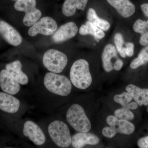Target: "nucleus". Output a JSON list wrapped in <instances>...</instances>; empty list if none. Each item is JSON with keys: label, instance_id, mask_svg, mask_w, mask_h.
<instances>
[{"label": "nucleus", "instance_id": "obj_1", "mask_svg": "<svg viewBox=\"0 0 148 148\" xmlns=\"http://www.w3.org/2000/svg\"><path fill=\"white\" fill-rule=\"evenodd\" d=\"M70 78L72 84L77 88L84 90L89 87L92 79L88 62L82 59L75 61L70 71Z\"/></svg>", "mask_w": 148, "mask_h": 148}, {"label": "nucleus", "instance_id": "obj_2", "mask_svg": "<svg viewBox=\"0 0 148 148\" xmlns=\"http://www.w3.org/2000/svg\"><path fill=\"white\" fill-rule=\"evenodd\" d=\"M44 84L49 91L61 96H67L71 91V82L65 76L52 72L46 74Z\"/></svg>", "mask_w": 148, "mask_h": 148}, {"label": "nucleus", "instance_id": "obj_3", "mask_svg": "<svg viewBox=\"0 0 148 148\" xmlns=\"http://www.w3.org/2000/svg\"><path fill=\"white\" fill-rule=\"evenodd\" d=\"M66 119L69 124L79 132H88L91 129V123L84 110L78 104L72 105L67 111Z\"/></svg>", "mask_w": 148, "mask_h": 148}, {"label": "nucleus", "instance_id": "obj_4", "mask_svg": "<svg viewBox=\"0 0 148 148\" xmlns=\"http://www.w3.org/2000/svg\"><path fill=\"white\" fill-rule=\"evenodd\" d=\"M49 134L56 145L61 148H67L71 144L72 137L67 125L59 120L54 121L49 125Z\"/></svg>", "mask_w": 148, "mask_h": 148}, {"label": "nucleus", "instance_id": "obj_5", "mask_svg": "<svg viewBox=\"0 0 148 148\" xmlns=\"http://www.w3.org/2000/svg\"><path fill=\"white\" fill-rule=\"evenodd\" d=\"M14 8L18 11L25 12L23 21L27 27L33 26L42 16L41 12L36 8V0H18L14 3Z\"/></svg>", "mask_w": 148, "mask_h": 148}, {"label": "nucleus", "instance_id": "obj_6", "mask_svg": "<svg viewBox=\"0 0 148 148\" xmlns=\"http://www.w3.org/2000/svg\"><path fill=\"white\" fill-rule=\"evenodd\" d=\"M68 58L65 53L57 50L50 49L46 51L43 63L48 71L56 73L63 71L68 64Z\"/></svg>", "mask_w": 148, "mask_h": 148}, {"label": "nucleus", "instance_id": "obj_7", "mask_svg": "<svg viewBox=\"0 0 148 148\" xmlns=\"http://www.w3.org/2000/svg\"><path fill=\"white\" fill-rule=\"evenodd\" d=\"M58 25L51 17L45 16L41 18L29 29L28 34L34 37L38 34L49 36L53 34L56 31Z\"/></svg>", "mask_w": 148, "mask_h": 148}, {"label": "nucleus", "instance_id": "obj_8", "mask_svg": "<svg viewBox=\"0 0 148 148\" xmlns=\"http://www.w3.org/2000/svg\"><path fill=\"white\" fill-rule=\"evenodd\" d=\"M0 36L8 43L13 46H18L22 43V37L18 31L3 20H0Z\"/></svg>", "mask_w": 148, "mask_h": 148}, {"label": "nucleus", "instance_id": "obj_9", "mask_svg": "<svg viewBox=\"0 0 148 148\" xmlns=\"http://www.w3.org/2000/svg\"><path fill=\"white\" fill-rule=\"evenodd\" d=\"M23 133L24 136L28 137L36 145H41L45 142L44 133L39 126L34 122L28 121L25 122Z\"/></svg>", "mask_w": 148, "mask_h": 148}, {"label": "nucleus", "instance_id": "obj_10", "mask_svg": "<svg viewBox=\"0 0 148 148\" xmlns=\"http://www.w3.org/2000/svg\"><path fill=\"white\" fill-rule=\"evenodd\" d=\"M0 87L3 92L12 95L20 90V84L5 69L0 72Z\"/></svg>", "mask_w": 148, "mask_h": 148}, {"label": "nucleus", "instance_id": "obj_11", "mask_svg": "<svg viewBox=\"0 0 148 148\" xmlns=\"http://www.w3.org/2000/svg\"><path fill=\"white\" fill-rule=\"evenodd\" d=\"M78 29L75 23L69 22L62 25L54 32L52 36L54 42L60 43L73 38L77 35Z\"/></svg>", "mask_w": 148, "mask_h": 148}, {"label": "nucleus", "instance_id": "obj_12", "mask_svg": "<svg viewBox=\"0 0 148 148\" xmlns=\"http://www.w3.org/2000/svg\"><path fill=\"white\" fill-rule=\"evenodd\" d=\"M106 121L116 133L129 135L132 134L135 130V126L132 123L128 121L118 119L114 116H108Z\"/></svg>", "mask_w": 148, "mask_h": 148}, {"label": "nucleus", "instance_id": "obj_13", "mask_svg": "<svg viewBox=\"0 0 148 148\" xmlns=\"http://www.w3.org/2000/svg\"><path fill=\"white\" fill-rule=\"evenodd\" d=\"M20 101L12 95L0 92V110L10 114L15 113L20 107Z\"/></svg>", "mask_w": 148, "mask_h": 148}, {"label": "nucleus", "instance_id": "obj_14", "mask_svg": "<svg viewBox=\"0 0 148 148\" xmlns=\"http://www.w3.org/2000/svg\"><path fill=\"white\" fill-rule=\"evenodd\" d=\"M103 68L107 72L113 70L114 65L118 60L117 53L114 46L111 44L107 45L103 49L102 55Z\"/></svg>", "mask_w": 148, "mask_h": 148}, {"label": "nucleus", "instance_id": "obj_15", "mask_svg": "<svg viewBox=\"0 0 148 148\" xmlns=\"http://www.w3.org/2000/svg\"><path fill=\"white\" fill-rule=\"evenodd\" d=\"M99 143V139L96 135L88 132H79L72 138L71 144L73 147L81 148L86 145H96Z\"/></svg>", "mask_w": 148, "mask_h": 148}, {"label": "nucleus", "instance_id": "obj_16", "mask_svg": "<svg viewBox=\"0 0 148 148\" xmlns=\"http://www.w3.org/2000/svg\"><path fill=\"white\" fill-rule=\"evenodd\" d=\"M108 2L125 18L132 16L135 12V5L130 0H107Z\"/></svg>", "mask_w": 148, "mask_h": 148}, {"label": "nucleus", "instance_id": "obj_17", "mask_svg": "<svg viewBox=\"0 0 148 148\" xmlns=\"http://www.w3.org/2000/svg\"><path fill=\"white\" fill-rule=\"evenodd\" d=\"M22 65L20 61H15L7 64L5 69L20 84L26 85L29 82L27 75L22 72Z\"/></svg>", "mask_w": 148, "mask_h": 148}, {"label": "nucleus", "instance_id": "obj_18", "mask_svg": "<svg viewBox=\"0 0 148 148\" xmlns=\"http://www.w3.org/2000/svg\"><path fill=\"white\" fill-rule=\"evenodd\" d=\"M126 90L140 106L148 105V88H141L135 85L130 84L126 87Z\"/></svg>", "mask_w": 148, "mask_h": 148}, {"label": "nucleus", "instance_id": "obj_19", "mask_svg": "<svg viewBox=\"0 0 148 148\" xmlns=\"http://www.w3.org/2000/svg\"><path fill=\"white\" fill-rule=\"evenodd\" d=\"M88 0H66L62 7V12L66 16H73L77 9L84 11Z\"/></svg>", "mask_w": 148, "mask_h": 148}, {"label": "nucleus", "instance_id": "obj_20", "mask_svg": "<svg viewBox=\"0 0 148 148\" xmlns=\"http://www.w3.org/2000/svg\"><path fill=\"white\" fill-rule=\"evenodd\" d=\"M79 33L82 36L92 35L96 39H101L105 36V33L103 30L89 21H87L85 24H83L81 26Z\"/></svg>", "mask_w": 148, "mask_h": 148}, {"label": "nucleus", "instance_id": "obj_21", "mask_svg": "<svg viewBox=\"0 0 148 148\" xmlns=\"http://www.w3.org/2000/svg\"><path fill=\"white\" fill-rule=\"evenodd\" d=\"M87 18L88 21L100 28L103 31H107L110 29V24L106 20L99 18L95 10L92 8L88 11Z\"/></svg>", "mask_w": 148, "mask_h": 148}, {"label": "nucleus", "instance_id": "obj_22", "mask_svg": "<svg viewBox=\"0 0 148 148\" xmlns=\"http://www.w3.org/2000/svg\"><path fill=\"white\" fill-rule=\"evenodd\" d=\"M148 62V45L141 51L138 57L132 60L130 64V67L132 69H138Z\"/></svg>", "mask_w": 148, "mask_h": 148}, {"label": "nucleus", "instance_id": "obj_23", "mask_svg": "<svg viewBox=\"0 0 148 148\" xmlns=\"http://www.w3.org/2000/svg\"><path fill=\"white\" fill-rule=\"evenodd\" d=\"M114 115L119 119L131 121L134 118V114L130 110V109L123 107L115 111Z\"/></svg>", "mask_w": 148, "mask_h": 148}, {"label": "nucleus", "instance_id": "obj_24", "mask_svg": "<svg viewBox=\"0 0 148 148\" xmlns=\"http://www.w3.org/2000/svg\"><path fill=\"white\" fill-rule=\"evenodd\" d=\"M132 98L128 92H123L121 94L115 95L114 101L121 105L122 107L126 108L127 104L132 101Z\"/></svg>", "mask_w": 148, "mask_h": 148}, {"label": "nucleus", "instance_id": "obj_25", "mask_svg": "<svg viewBox=\"0 0 148 148\" xmlns=\"http://www.w3.org/2000/svg\"><path fill=\"white\" fill-rule=\"evenodd\" d=\"M133 30L136 33L142 34L148 31L146 21H143L141 19L136 20L133 25Z\"/></svg>", "mask_w": 148, "mask_h": 148}, {"label": "nucleus", "instance_id": "obj_26", "mask_svg": "<svg viewBox=\"0 0 148 148\" xmlns=\"http://www.w3.org/2000/svg\"><path fill=\"white\" fill-rule=\"evenodd\" d=\"M114 42L118 52L121 50L123 47L124 40L122 35L120 33H117L114 36Z\"/></svg>", "mask_w": 148, "mask_h": 148}, {"label": "nucleus", "instance_id": "obj_27", "mask_svg": "<svg viewBox=\"0 0 148 148\" xmlns=\"http://www.w3.org/2000/svg\"><path fill=\"white\" fill-rule=\"evenodd\" d=\"M102 133L105 137L108 138H113L116 134L111 127H104L102 130Z\"/></svg>", "mask_w": 148, "mask_h": 148}, {"label": "nucleus", "instance_id": "obj_28", "mask_svg": "<svg viewBox=\"0 0 148 148\" xmlns=\"http://www.w3.org/2000/svg\"><path fill=\"white\" fill-rule=\"evenodd\" d=\"M134 48H135V45L133 43H126L125 51L127 56L128 57H132L134 53Z\"/></svg>", "mask_w": 148, "mask_h": 148}, {"label": "nucleus", "instance_id": "obj_29", "mask_svg": "<svg viewBox=\"0 0 148 148\" xmlns=\"http://www.w3.org/2000/svg\"><path fill=\"white\" fill-rule=\"evenodd\" d=\"M140 45L143 46L148 45V31L141 34L140 39Z\"/></svg>", "mask_w": 148, "mask_h": 148}, {"label": "nucleus", "instance_id": "obj_30", "mask_svg": "<svg viewBox=\"0 0 148 148\" xmlns=\"http://www.w3.org/2000/svg\"><path fill=\"white\" fill-rule=\"evenodd\" d=\"M138 145L140 148H148V136L138 140Z\"/></svg>", "mask_w": 148, "mask_h": 148}, {"label": "nucleus", "instance_id": "obj_31", "mask_svg": "<svg viewBox=\"0 0 148 148\" xmlns=\"http://www.w3.org/2000/svg\"><path fill=\"white\" fill-rule=\"evenodd\" d=\"M141 8L143 13L148 17V3H144L141 5Z\"/></svg>", "mask_w": 148, "mask_h": 148}, {"label": "nucleus", "instance_id": "obj_32", "mask_svg": "<svg viewBox=\"0 0 148 148\" xmlns=\"http://www.w3.org/2000/svg\"><path fill=\"white\" fill-rule=\"evenodd\" d=\"M138 104L135 102H132V103H129L127 104L126 108L130 109V110H136L138 108Z\"/></svg>", "mask_w": 148, "mask_h": 148}, {"label": "nucleus", "instance_id": "obj_33", "mask_svg": "<svg viewBox=\"0 0 148 148\" xmlns=\"http://www.w3.org/2000/svg\"><path fill=\"white\" fill-rule=\"evenodd\" d=\"M120 54L123 58H125L126 56V53H125V47H122L121 50L119 51Z\"/></svg>", "mask_w": 148, "mask_h": 148}, {"label": "nucleus", "instance_id": "obj_34", "mask_svg": "<svg viewBox=\"0 0 148 148\" xmlns=\"http://www.w3.org/2000/svg\"><path fill=\"white\" fill-rule=\"evenodd\" d=\"M11 1H18V0H11Z\"/></svg>", "mask_w": 148, "mask_h": 148}, {"label": "nucleus", "instance_id": "obj_35", "mask_svg": "<svg viewBox=\"0 0 148 148\" xmlns=\"http://www.w3.org/2000/svg\"></svg>", "mask_w": 148, "mask_h": 148}]
</instances>
